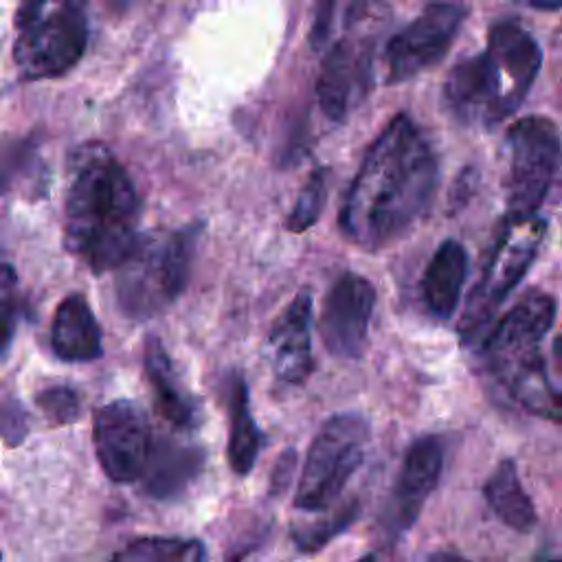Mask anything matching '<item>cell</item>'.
I'll return each mask as SVG.
<instances>
[{"label": "cell", "mask_w": 562, "mask_h": 562, "mask_svg": "<svg viewBox=\"0 0 562 562\" xmlns=\"http://www.w3.org/2000/svg\"><path fill=\"white\" fill-rule=\"evenodd\" d=\"M437 154L424 130L395 114L367 149L340 209V228L364 250H380L408 233L432 204Z\"/></svg>", "instance_id": "cell-1"}, {"label": "cell", "mask_w": 562, "mask_h": 562, "mask_svg": "<svg viewBox=\"0 0 562 562\" xmlns=\"http://www.w3.org/2000/svg\"><path fill=\"white\" fill-rule=\"evenodd\" d=\"M64 244L92 272L116 270L138 241V198L127 171L101 143L70 158Z\"/></svg>", "instance_id": "cell-2"}, {"label": "cell", "mask_w": 562, "mask_h": 562, "mask_svg": "<svg viewBox=\"0 0 562 562\" xmlns=\"http://www.w3.org/2000/svg\"><path fill=\"white\" fill-rule=\"evenodd\" d=\"M540 66L536 37L518 22L501 20L490 26L483 53L452 66L443 101L461 123L492 127L522 105Z\"/></svg>", "instance_id": "cell-3"}, {"label": "cell", "mask_w": 562, "mask_h": 562, "mask_svg": "<svg viewBox=\"0 0 562 562\" xmlns=\"http://www.w3.org/2000/svg\"><path fill=\"white\" fill-rule=\"evenodd\" d=\"M195 228L154 231L138 237L116 268V303L127 318L145 321L162 312L184 290L193 257Z\"/></svg>", "instance_id": "cell-4"}, {"label": "cell", "mask_w": 562, "mask_h": 562, "mask_svg": "<svg viewBox=\"0 0 562 562\" xmlns=\"http://www.w3.org/2000/svg\"><path fill=\"white\" fill-rule=\"evenodd\" d=\"M88 44L83 0H22L15 13L13 61L29 79H50L77 66Z\"/></svg>", "instance_id": "cell-5"}, {"label": "cell", "mask_w": 562, "mask_h": 562, "mask_svg": "<svg viewBox=\"0 0 562 562\" xmlns=\"http://www.w3.org/2000/svg\"><path fill=\"white\" fill-rule=\"evenodd\" d=\"M544 235L547 220L540 215H507L459 318L457 331L463 345H472L485 336L498 307L531 268Z\"/></svg>", "instance_id": "cell-6"}, {"label": "cell", "mask_w": 562, "mask_h": 562, "mask_svg": "<svg viewBox=\"0 0 562 562\" xmlns=\"http://www.w3.org/2000/svg\"><path fill=\"white\" fill-rule=\"evenodd\" d=\"M369 422L360 413H338L314 435L294 494L301 512H329L362 465L369 446Z\"/></svg>", "instance_id": "cell-7"}, {"label": "cell", "mask_w": 562, "mask_h": 562, "mask_svg": "<svg viewBox=\"0 0 562 562\" xmlns=\"http://www.w3.org/2000/svg\"><path fill=\"white\" fill-rule=\"evenodd\" d=\"M507 215H533L562 169V136L547 116H522L505 134Z\"/></svg>", "instance_id": "cell-8"}, {"label": "cell", "mask_w": 562, "mask_h": 562, "mask_svg": "<svg viewBox=\"0 0 562 562\" xmlns=\"http://www.w3.org/2000/svg\"><path fill=\"white\" fill-rule=\"evenodd\" d=\"M468 18V4L461 0H430L424 11L397 31L384 48V77L389 83H402L435 66L446 57L461 24Z\"/></svg>", "instance_id": "cell-9"}, {"label": "cell", "mask_w": 562, "mask_h": 562, "mask_svg": "<svg viewBox=\"0 0 562 562\" xmlns=\"http://www.w3.org/2000/svg\"><path fill=\"white\" fill-rule=\"evenodd\" d=\"M94 452L101 470L114 483L143 479L154 441L145 413L136 402L114 400L94 413Z\"/></svg>", "instance_id": "cell-10"}, {"label": "cell", "mask_w": 562, "mask_h": 562, "mask_svg": "<svg viewBox=\"0 0 562 562\" xmlns=\"http://www.w3.org/2000/svg\"><path fill=\"white\" fill-rule=\"evenodd\" d=\"M347 29L349 35L327 50L316 81L318 103L334 121H342L371 86V31L375 24L347 22Z\"/></svg>", "instance_id": "cell-11"}, {"label": "cell", "mask_w": 562, "mask_h": 562, "mask_svg": "<svg viewBox=\"0 0 562 562\" xmlns=\"http://www.w3.org/2000/svg\"><path fill=\"white\" fill-rule=\"evenodd\" d=\"M375 307V288L369 279L345 272L329 288L318 331L327 351L336 358H358L367 345L369 323Z\"/></svg>", "instance_id": "cell-12"}, {"label": "cell", "mask_w": 562, "mask_h": 562, "mask_svg": "<svg viewBox=\"0 0 562 562\" xmlns=\"http://www.w3.org/2000/svg\"><path fill=\"white\" fill-rule=\"evenodd\" d=\"M443 468V448L437 437H417L404 452L397 479L386 503L384 529L402 536L419 516L428 496L439 483Z\"/></svg>", "instance_id": "cell-13"}, {"label": "cell", "mask_w": 562, "mask_h": 562, "mask_svg": "<svg viewBox=\"0 0 562 562\" xmlns=\"http://www.w3.org/2000/svg\"><path fill=\"white\" fill-rule=\"evenodd\" d=\"M555 299L540 290L525 292L512 310L494 323L483 338V356L487 364H498L518 356L540 351L542 338L555 321Z\"/></svg>", "instance_id": "cell-14"}, {"label": "cell", "mask_w": 562, "mask_h": 562, "mask_svg": "<svg viewBox=\"0 0 562 562\" xmlns=\"http://www.w3.org/2000/svg\"><path fill=\"white\" fill-rule=\"evenodd\" d=\"M270 362L283 382L301 384L312 373V294L301 290L268 336Z\"/></svg>", "instance_id": "cell-15"}, {"label": "cell", "mask_w": 562, "mask_h": 562, "mask_svg": "<svg viewBox=\"0 0 562 562\" xmlns=\"http://www.w3.org/2000/svg\"><path fill=\"white\" fill-rule=\"evenodd\" d=\"M490 371L527 413L562 424V391L551 382L540 351L492 364Z\"/></svg>", "instance_id": "cell-16"}, {"label": "cell", "mask_w": 562, "mask_h": 562, "mask_svg": "<svg viewBox=\"0 0 562 562\" xmlns=\"http://www.w3.org/2000/svg\"><path fill=\"white\" fill-rule=\"evenodd\" d=\"M50 347L66 362H90L101 356V329L83 296L70 294L57 305Z\"/></svg>", "instance_id": "cell-17"}, {"label": "cell", "mask_w": 562, "mask_h": 562, "mask_svg": "<svg viewBox=\"0 0 562 562\" xmlns=\"http://www.w3.org/2000/svg\"><path fill=\"white\" fill-rule=\"evenodd\" d=\"M468 277V252L461 241L446 239L435 250L422 277V299L437 318H450L457 310Z\"/></svg>", "instance_id": "cell-18"}, {"label": "cell", "mask_w": 562, "mask_h": 562, "mask_svg": "<svg viewBox=\"0 0 562 562\" xmlns=\"http://www.w3.org/2000/svg\"><path fill=\"white\" fill-rule=\"evenodd\" d=\"M145 373L154 391L160 415L176 428L191 430L198 426V406L189 391L182 386L167 351L158 338H147L145 345Z\"/></svg>", "instance_id": "cell-19"}, {"label": "cell", "mask_w": 562, "mask_h": 562, "mask_svg": "<svg viewBox=\"0 0 562 562\" xmlns=\"http://www.w3.org/2000/svg\"><path fill=\"white\" fill-rule=\"evenodd\" d=\"M202 468V452L189 443L160 439L154 443L143 487L154 498H173L198 476Z\"/></svg>", "instance_id": "cell-20"}, {"label": "cell", "mask_w": 562, "mask_h": 562, "mask_svg": "<svg viewBox=\"0 0 562 562\" xmlns=\"http://www.w3.org/2000/svg\"><path fill=\"white\" fill-rule=\"evenodd\" d=\"M483 496L503 525L522 533L536 527V505L525 492L516 463L512 459H503L496 463L483 485Z\"/></svg>", "instance_id": "cell-21"}, {"label": "cell", "mask_w": 562, "mask_h": 562, "mask_svg": "<svg viewBox=\"0 0 562 562\" xmlns=\"http://www.w3.org/2000/svg\"><path fill=\"white\" fill-rule=\"evenodd\" d=\"M228 463L235 474L246 476L259 454L261 432L255 424V417L248 406L246 382L239 375H233L228 382Z\"/></svg>", "instance_id": "cell-22"}, {"label": "cell", "mask_w": 562, "mask_h": 562, "mask_svg": "<svg viewBox=\"0 0 562 562\" xmlns=\"http://www.w3.org/2000/svg\"><path fill=\"white\" fill-rule=\"evenodd\" d=\"M110 562H206V549L195 538L145 536L127 542Z\"/></svg>", "instance_id": "cell-23"}, {"label": "cell", "mask_w": 562, "mask_h": 562, "mask_svg": "<svg viewBox=\"0 0 562 562\" xmlns=\"http://www.w3.org/2000/svg\"><path fill=\"white\" fill-rule=\"evenodd\" d=\"M327 198V182H325V171L316 169L310 180L305 182L303 191L299 193V200L292 209V213L288 215L285 228L292 233H303L307 231L321 215L323 204Z\"/></svg>", "instance_id": "cell-24"}, {"label": "cell", "mask_w": 562, "mask_h": 562, "mask_svg": "<svg viewBox=\"0 0 562 562\" xmlns=\"http://www.w3.org/2000/svg\"><path fill=\"white\" fill-rule=\"evenodd\" d=\"M358 514V503H347L340 509H334L327 518H321L312 525L294 529V540L301 551H316L340 533Z\"/></svg>", "instance_id": "cell-25"}, {"label": "cell", "mask_w": 562, "mask_h": 562, "mask_svg": "<svg viewBox=\"0 0 562 562\" xmlns=\"http://www.w3.org/2000/svg\"><path fill=\"white\" fill-rule=\"evenodd\" d=\"M37 406L57 424H70L79 415V395L68 386H53L37 395Z\"/></svg>", "instance_id": "cell-26"}, {"label": "cell", "mask_w": 562, "mask_h": 562, "mask_svg": "<svg viewBox=\"0 0 562 562\" xmlns=\"http://www.w3.org/2000/svg\"><path fill=\"white\" fill-rule=\"evenodd\" d=\"M18 327V303L13 292L0 296V360L9 353Z\"/></svg>", "instance_id": "cell-27"}, {"label": "cell", "mask_w": 562, "mask_h": 562, "mask_svg": "<svg viewBox=\"0 0 562 562\" xmlns=\"http://www.w3.org/2000/svg\"><path fill=\"white\" fill-rule=\"evenodd\" d=\"M340 0H316V13H314V26H312V44L314 48H321L325 44V40L329 37L331 31V22L336 15V7Z\"/></svg>", "instance_id": "cell-28"}, {"label": "cell", "mask_w": 562, "mask_h": 562, "mask_svg": "<svg viewBox=\"0 0 562 562\" xmlns=\"http://www.w3.org/2000/svg\"><path fill=\"white\" fill-rule=\"evenodd\" d=\"M15 288V274H13V268L9 266V261H4L2 252H0V296L13 292Z\"/></svg>", "instance_id": "cell-29"}, {"label": "cell", "mask_w": 562, "mask_h": 562, "mask_svg": "<svg viewBox=\"0 0 562 562\" xmlns=\"http://www.w3.org/2000/svg\"><path fill=\"white\" fill-rule=\"evenodd\" d=\"M527 7H533L538 11H558L562 9V0H520Z\"/></svg>", "instance_id": "cell-30"}, {"label": "cell", "mask_w": 562, "mask_h": 562, "mask_svg": "<svg viewBox=\"0 0 562 562\" xmlns=\"http://www.w3.org/2000/svg\"><path fill=\"white\" fill-rule=\"evenodd\" d=\"M553 353H555V360H558L560 367H562V331L558 334V338H555V342H553Z\"/></svg>", "instance_id": "cell-31"}, {"label": "cell", "mask_w": 562, "mask_h": 562, "mask_svg": "<svg viewBox=\"0 0 562 562\" xmlns=\"http://www.w3.org/2000/svg\"><path fill=\"white\" fill-rule=\"evenodd\" d=\"M103 2H108L110 7H116V9H123V7H127L132 0H103Z\"/></svg>", "instance_id": "cell-32"}, {"label": "cell", "mask_w": 562, "mask_h": 562, "mask_svg": "<svg viewBox=\"0 0 562 562\" xmlns=\"http://www.w3.org/2000/svg\"><path fill=\"white\" fill-rule=\"evenodd\" d=\"M356 562H382L375 553H369V555H362L360 560H356Z\"/></svg>", "instance_id": "cell-33"}, {"label": "cell", "mask_w": 562, "mask_h": 562, "mask_svg": "<svg viewBox=\"0 0 562 562\" xmlns=\"http://www.w3.org/2000/svg\"><path fill=\"white\" fill-rule=\"evenodd\" d=\"M441 562H465V560H461V558H448V560H441Z\"/></svg>", "instance_id": "cell-34"}, {"label": "cell", "mask_w": 562, "mask_h": 562, "mask_svg": "<svg viewBox=\"0 0 562 562\" xmlns=\"http://www.w3.org/2000/svg\"><path fill=\"white\" fill-rule=\"evenodd\" d=\"M549 562H562V560H549Z\"/></svg>", "instance_id": "cell-35"}]
</instances>
